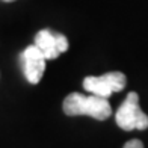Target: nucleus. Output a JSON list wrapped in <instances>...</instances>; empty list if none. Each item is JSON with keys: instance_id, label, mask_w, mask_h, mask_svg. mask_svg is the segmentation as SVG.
I'll use <instances>...</instances> for the list:
<instances>
[{"instance_id": "7ed1b4c3", "label": "nucleus", "mask_w": 148, "mask_h": 148, "mask_svg": "<svg viewBox=\"0 0 148 148\" xmlns=\"http://www.w3.org/2000/svg\"><path fill=\"white\" fill-rule=\"evenodd\" d=\"M125 76L119 71L106 73L103 76H88L83 80V88L94 95L109 98L113 92H119L125 86Z\"/></svg>"}, {"instance_id": "39448f33", "label": "nucleus", "mask_w": 148, "mask_h": 148, "mask_svg": "<svg viewBox=\"0 0 148 148\" xmlns=\"http://www.w3.org/2000/svg\"><path fill=\"white\" fill-rule=\"evenodd\" d=\"M45 60L47 59L44 58V55L39 51V49L35 44L29 45L23 51V70L29 83L36 85L41 80L45 71Z\"/></svg>"}, {"instance_id": "f03ea898", "label": "nucleus", "mask_w": 148, "mask_h": 148, "mask_svg": "<svg viewBox=\"0 0 148 148\" xmlns=\"http://www.w3.org/2000/svg\"><path fill=\"white\" fill-rule=\"evenodd\" d=\"M116 124L125 132L130 130H145L148 129V116L139 107V95L136 92H130L118 107L115 113Z\"/></svg>"}, {"instance_id": "f257e3e1", "label": "nucleus", "mask_w": 148, "mask_h": 148, "mask_svg": "<svg viewBox=\"0 0 148 148\" xmlns=\"http://www.w3.org/2000/svg\"><path fill=\"white\" fill-rule=\"evenodd\" d=\"M62 109L65 115L68 116L86 115L98 121H104L112 115V107L107 101V98L94 95V94L86 97L83 94L73 92L68 97H65Z\"/></svg>"}, {"instance_id": "0eeeda50", "label": "nucleus", "mask_w": 148, "mask_h": 148, "mask_svg": "<svg viewBox=\"0 0 148 148\" xmlns=\"http://www.w3.org/2000/svg\"><path fill=\"white\" fill-rule=\"evenodd\" d=\"M3 2H14V0H3Z\"/></svg>"}, {"instance_id": "20e7f679", "label": "nucleus", "mask_w": 148, "mask_h": 148, "mask_svg": "<svg viewBox=\"0 0 148 148\" xmlns=\"http://www.w3.org/2000/svg\"><path fill=\"white\" fill-rule=\"evenodd\" d=\"M35 45L44 55V58L49 60L58 58L60 53H64L68 49V39L62 33H55L50 29H42L36 33Z\"/></svg>"}, {"instance_id": "423d86ee", "label": "nucleus", "mask_w": 148, "mask_h": 148, "mask_svg": "<svg viewBox=\"0 0 148 148\" xmlns=\"http://www.w3.org/2000/svg\"><path fill=\"white\" fill-rule=\"evenodd\" d=\"M124 148H144V144L139 139H132L129 142H125Z\"/></svg>"}]
</instances>
